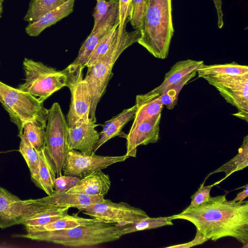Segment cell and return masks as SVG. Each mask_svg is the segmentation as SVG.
<instances>
[{
    "label": "cell",
    "mask_w": 248,
    "mask_h": 248,
    "mask_svg": "<svg viewBox=\"0 0 248 248\" xmlns=\"http://www.w3.org/2000/svg\"><path fill=\"white\" fill-rule=\"evenodd\" d=\"M48 204L74 207L80 211L84 208L103 201L104 196L88 195L68 193L65 191L54 192L52 195L42 198Z\"/></svg>",
    "instance_id": "e0dca14e"
},
{
    "label": "cell",
    "mask_w": 248,
    "mask_h": 248,
    "mask_svg": "<svg viewBox=\"0 0 248 248\" xmlns=\"http://www.w3.org/2000/svg\"><path fill=\"white\" fill-rule=\"evenodd\" d=\"M99 220L69 229L50 232H29L15 237L44 241L71 248L92 247L121 237L118 227Z\"/></svg>",
    "instance_id": "3957f363"
},
{
    "label": "cell",
    "mask_w": 248,
    "mask_h": 248,
    "mask_svg": "<svg viewBox=\"0 0 248 248\" xmlns=\"http://www.w3.org/2000/svg\"><path fill=\"white\" fill-rule=\"evenodd\" d=\"M203 64L202 61L191 59L176 62L165 74L162 83L153 90L161 94L169 87L180 81L189 74L196 71Z\"/></svg>",
    "instance_id": "7402d4cb"
},
{
    "label": "cell",
    "mask_w": 248,
    "mask_h": 248,
    "mask_svg": "<svg viewBox=\"0 0 248 248\" xmlns=\"http://www.w3.org/2000/svg\"><path fill=\"white\" fill-rule=\"evenodd\" d=\"M23 66L25 82L17 89L33 95L42 103L62 87H69L74 73L71 64L58 71L41 62L28 58H25Z\"/></svg>",
    "instance_id": "5b68a950"
},
{
    "label": "cell",
    "mask_w": 248,
    "mask_h": 248,
    "mask_svg": "<svg viewBox=\"0 0 248 248\" xmlns=\"http://www.w3.org/2000/svg\"></svg>",
    "instance_id": "ee69618b"
},
{
    "label": "cell",
    "mask_w": 248,
    "mask_h": 248,
    "mask_svg": "<svg viewBox=\"0 0 248 248\" xmlns=\"http://www.w3.org/2000/svg\"><path fill=\"white\" fill-rule=\"evenodd\" d=\"M196 71L189 74L180 81L173 84L161 94L162 104L168 109H172L177 104L179 94L183 87L196 75Z\"/></svg>",
    "instance_id": "1f68e13d"
},
{
    "label": "cell",
    "mask_w": 248,
    "mask_h": 248,
    "mask_svg": "<svg viewBox=\"0 0 248 248\" xmlns=\"http://www.w3.org/2000/svg\"><path fill=\"white\" fill-rule=\"evenodd\" d=\"M161 113L147 119L131 128L125 135L126 152L125 155L136 157L137 148L156 142L159 138Z\"/></svg>",
    "instance_id": "4fadbf2b"
},
{
    "label": "cell",
    "mask_w": 248,
    "mask_h": 248,
    "mask_svg": "<svg viewBox=\"0 0 248 248\" xmlns=\"http://www.w3.org/2000/svg\"><path fill=\"white\" fill-rule=\"evenodd\" d=\"M204 182L201 185L198 190L191 196V202L188 207H193L207 201L210 196L212 188L216 185L215 183L210 186H204Z\"/></svg>",
    "instance_id": "d590c367"
},
{
    "label": "cell",
    "mask_w": 248,
    "mask_h": 248,
    "mask_svg": "<svg viewBox=\"0 0 248 248\" xmlns=\"http://www.w3.org/2000/svg\"><path fill=\"white\" fill-rule=\"evenodd\" d=\"M98 125L90 118L87 122L68 127L67 144L69 151L76 150L86 155L93 154L100 138L99 134L95 129Z\"/></svg>",
    "instance_id": "5bb4252c"
},
{
    "label": "cell",
    "mask_w": 248,
    "mask_h": 248,
    "mask_svg": "<svg viewBox=\"0 0 248 248\" xmlns=\"http://www.w3.org/2000/svg\"><path fill=\"white\" fill-rule=\"evenodd\" d=\"M248 166V135L244 138L242 144L238 149V154L232 159L223 164L217 169L210 173L205 178H207L216 173L223 172L226 176L222 180L215 183L216 185L218 184L223 180L226 179L228 176L233 172L242 170Z\"/></svg>",
    "instance_id": "d4e9b609"
},
{
    "label": "cell",
    "mask_w": 248,
    "mask_h": 248,
    "mask_svg": "<svg viewBox=\"0 0 248 248\" xmlns=\"http://www.w3.org/2000/svg\"><path fill=\"white\" fill-rule=\"evenodd\" d=\"M214 86L226 101L235 107L233 115L248 121V75L227 77L206 80Z\"/></svg>",
    "instance_id": "30bf717a"
},
{
    "label": "cell",
    "mask_w": 248,
    "mask_h": 248,
    "mask_svg": "<svg viewBox=\"0 0 248 248\" xmlns=\"http://www.w3.org/2000/svg\"><path fill=\"white\" fill-rule=\"evenodd\" d=\"M80 211L92 218L107 223H116L117 227L149 217L143 210L132 206L128 203H115L108 199L86 207Z\"/></svg>",
    "instance_id": "9c48e42d"
},
{
    "label": "cell",
    "mask_w": 248,
    "mask_h": 248,
    "mask_svg": "<svg viewBox=\"0 0 248 248\" xmlns=\"http://www.w3.org/2000/svg\"><path fill=\"white\" fill-rule=\"evenodd\" d=\"M136 106L123 110L121 113L105 122L103 129L99 133V140L95 146L93 154L108 140L118 136L126 124L134 118Z\"/></svg>",
    "instance_id": "44dd1931"
},
{
    "label": "cell",
    "mask_w": 248,
    "mask_h": 248,
    "mask_svg": "<svg viewBox=\"0 0 248 248\" xmlns=\"http://www.w3.org/2000/svg\"><path fill=\"white\" fill-rule=\"evenodd\" d=\"M119 22L116 23L101 39L89 57L85 67L94 64L107 52L119 31Z\"/></svg>",
    "instance_id": "4dcf8cb0"
},
{
    "label": "cell",
    "mask_w": 248,
    "mask_h": 248,
    "mask_svg": "<svg viewBox=\"0 0 248 248\" xmlns=\"http://www.w3.org/2000/svg\"><path fill=\"white\" fill-rule=\"evenodd\" d=\"M93 16L94 18V28L99 21L108 15L114 7L119 5L118 0H97Z\"/></svg>",
    "instance_id": "d6a6232c"
},
{
    "label": "cell",
    "mask_w": 248,
    "mask_h": 248,
    "mask_svg": "<svg viewBox=\"0 0 248 248\" xmlns=\"http://www.w3.org/2000/svg\"><path fill=\"white\" fill-rule=\"evenodd\" d=\"M146 0H132L130 21L135 30L140 29L145 12Z\"/></svg>",
    "instance_id": "836d02e7"
},
{
    "label": "cell",
    "mask_w": 248,
    "mask_h": 248,
    "mask_svg": "<svg viewBox=\"0 0 248 248\" xmlns=\"http://www.w3.org/2000/svg\"><path fill=\"white\" fill-rule=\"evenodd\" d=\"M0 102L12 122L22 134L23 124L37 117H47L48 109L33 95L9 86L0 81Z\"/></svg>",
    "instance_id": "8992f818"
},
{
    "label": "cell",
    "mask_w": 248,
    "mask_h": 248,
    "mask_svg": "<svg viewBox=\"0 0 248 248\" xmlns=\"http://www.w3.org/2000/svg\"><path fill=\"white\" fill-rule=\"evenodd\" d=\"M118 14L111 15L102 19L97 24L81 46L77 57L72 64L84 68L89 57L104 35L117 22Z\"/></svg>",
    "instance_id": "9a60e30c"
},
{
    "label": "cell",
    "mask_w": 248,
    "mask_h": 248,
    "mask_svg": "<svg viewBox=\"0 0 248 248\" xmlns=\"http://www.w3.org/2000/svg\"><path fill=\"white\" fill-rule=\"evenodd\" d=\"M248 196V185H246L244 190L238 193L236 197L232 200L230 201L231 202L243 201Z\"/></svg>",
    "instance_id": "ab89813d"
},
{
    "label": "cell",
    "mask_w": 248,
    "mask_h": 248,
    "mask_svg": "<svg viewBox=\"0 0 248 248\" xmlns=\"http://www.w3.org/2000/svg\"><path fill=\"white\" fill-rule=\"evenodd\" d=\"M207 241H208L207 239L205 238L202 234L197 231L196 234L194 239H193L191 241L184 244L173 245L166 248H188L195 246L201 245Z\"/></svg>",
    "instance_id": "74e56055"
},
{
    "label": "cell",
    "mask_w": 248,
    "mask_h": 248,
    "mask_svg": "<svg viewBox=\"0 0 248 248\" xmlns=\"http://www.w3.org/2000/svg\"><path fill=\"white\" fill-rule=\"evenodd\" d=\"M75 0H67L63 4L46 13L38 20L29 23L25 29L30 36H38L45 29L67 16L73 11Z\"/></svg>",
    "instance_id": "d6986e66"
},
{
    "label": "cell",
    "mask_w": 248,
    "mask_h": 248,
    "mask_svg": "<svg viewBox=\"0 0 248 248\" xmlns=\"http://www.w3.org/2000/svg\"><path fill=\"white\" fill-rule=\"evenodd\" d=\"M98 219L96 218H87L79 217L77 214L63 216L58 219L50 222L41 226L29 229V232H50L69 229L78 226L95 222Z\"/></svg>",
    "instance_id": "484cf974"
},
{
    "label": "cell",
    "mask_w": 248,
    "mask_h": 248,
    "mask_svg": "<svg viewBox=\"0 0 248 248\" xmlns=\"http://www.w3.org/2000/svg\"><path fill=\"white\" fill-rule=\"evenodd\" d=\"M216 9L217 16V26L220 29L224 25L223 13L222 10V0H213Z\"/></svg>",
    "instance_id": "f35d334b"
},
{
    "label": "cell",
    "mask_w": 248,
    "mask_h": 248,
    "mask_svg": "<svg viewBox=\"0 0 248 248\" xmlns=\"http://www.w3.org/2000/svg\"><path fill=\"white\" fill-rule=\"evenodd\" d=\"M126 26L119 29L110 47L93 65L87 67L84 79L87 82L92 97L90 118L96 122L95 111L98 103L105 92L111 78L114 63L122 52L135 43L141 35L140 29L127 31Z\"/></svg>",
    "instance_id": "277c9868"
},
{
    "label": "cell",
    "mask_w": 248,
    "mask_h": 248,
    "mask_svg": "<svg viewBox=\"0 0 248 248\" xmlns=\"http://www.w3.org/2000/svg\"><path fill=\"white\" fill-rule=\"evenodd\" d=\"M4 0H1L2 1H3Z\"/></svg>",
    "instance_id": "b9f144b4"
},
{
    "label": "cell",
    "mask_w": 248,
    "mask_h": 248,
    "mask_svg": "<svg viewBox=\"0 0 248 248\" xmlns=\"http://www.w3.org/2000/svg\"><path fill=\"white\" fill-rule=\"evenodd\" d=\"M38 153L39 159L38 172L37 178L33 182L47 196H50L55 192L54 183L57 177L55 167L46 146Z\"/></svg>",
    "instance_id": "ffe728a7"
},
{
    "label": "cell",
    "mask_w": 248,
    "mask_h": 248,
    "mask_svg": "<svg viewBox=\"0 0 248 248\" xmlns=\"http://www.w3.org/2000/svg\"><path fill=\"white\" fill-rule=\"evenodd\" d=\"M170 219H181L193 223L206 239L216 241L231 237L248 248V201H228L226 195L210 197L205 202L186 207Z\"/></svg>",
    "instance_id": "6da1fadb"
},
{
    "label": "cell",
    "mask_w": 248,
    "mask_h": 248,
    "mask_svg": "<svg viewBox=\"0 0 248 248\" xmlns=\"http://www.w3.org/2000/svg\"><path fill=\"white\" fill-rule=\"evenodd\" d=\"M140 30L138 43L155 57L166 59L174 32L171 0H146Z\"/></svg>",
    "instance_id": "7a4b0ae2"
},
{
    "label": "cell",
    "mask_w": 248,
    "mask_h": 248,
    "mask_svg": "<svg viewBox=\"0 0 248 248\" xmlns=\"http://www.w3.org/2000/svg\"><path fill=\"white\" fill-rule=\"evenodd\" d=\"M45 131V143L55 165L56 176L62 175V168L69 150L67 144L68 125L59 103H54L48 109Z\"/></svg>",
    "instance_id": "52a82bcc"
},
{
    "label": "cell",
    "mask_w": 248,
    "mask_h": 248,
    "mask_svg": "<svg viewBox=\"0 0 248 248\" xmlns=\"http://www.w3.org/2000/svg\"><path fill=\"white\" fill-rule=\"evenodd\" d=\"M128 158L123 156H103L84 154L76 150L69 151L62 168L65 175L83 177L92 172L103 170L119 162L124 161Z\"/></svg>",
    "instance_id": "7c38bea8"
},
{
    "label": "cell",
    "mask_w": 248,
    "mask_h": 248,
    "mask_svg": "<svg viewBox=\"0 0 248 248\" xmlns=\"http://www.w3.org/2000/svg\"><path fill=\"white\" fill-rule=\"evenodd\" d=\"M70 207L54 205L31 217L26 219L22 224L26 230L39 227L53 221L68 214Z\"/></svg>",
    "instance_id": "83f0119b"
},
{
    "label": "cell",
    "mask_w": 248,
    "mask_h": 248,
    "mask_svg": "<svg viewBox=\"0 0 248 248\" xmlns=\"http://www.w3.org/2000/svg\"><path fill=\"white\" fill-rule=\"evenodd\" d=\"M160 95L159 93L152 90L146 93L136 96V111L131 128L145 120L161 113L164 105Z\"/></svg>",
    "instance_id": "ac0fdd59"
},
{
    "label": "cell",
    "mask_w": 248,
    "mask_h": 248,
    "mask_svg": "<svg viewBox=\"0 0 248 248\" xmlns=\"http://www.w3.org/2000/svg\"><path fill=\"white\" fill-rule=\"evenodd\" d=\"M110 186L111 180L109 175L100 170L81 178L73 187L66 192L104 196L108 193Z\"/></svg>",
    "instance_id": "2e32d148"
},
{
    "label": "cell",
    "mask_w": 248,
    "mask_h": 248,
    "mask_svg": "<svg viewBox=\"0 0 248 248\" xmlns=\"http://www.w3.org/2000/svg\"><path fill=\"white\" fill-rule=\"evenodd\" d=\"M119 4V26L122 29L130 21L132 0H118Z\"/></svg>",
    "instance_id": "8d00e7d4"
},
{
    "label": "cell",
    "mask_w": 248,
    "mask_h": 248,
    "mask_svg": "<svg viewBox=\"0 0 248 248\" xmlns=\"http://www.w3.org/2000/svg\"><path fill=\"white\" fill-rule=\"evenodd\" d=\"M47 120V117H37L23 125L21 134L38 152L46 146L45 131Z\"/></svg>",
    "instance_id": "cb8c5ba5"
},
{
    "label": "cell",
    "mask_w": 248,
    "mask_h": 248,
    "mask_svg": "<svg viewBox=\"0 0 248 248\" xmlns=\"http://www.w3.org/2000/svg\"><path fill=\"white\" fill-rule=\"evenodd\" d=\"M2 1L1 0L0 1V18L1 17V14L2 12Z\"/></svg>",
    "instance_id": "60d3db41"
},
{
    "label": "cell",
    "mask_w": 248,
    "mask_h": 248,
    "mask_svg": "<svg viewBox=\"0 0 248 248\" xmlns=\"http://www.w3.org/2000/svg\"><path fill=\"white\" fill-rule=\"evenodd\" d=\"M196 71L199 78H203L206 80L230 76L248 75V67L235 62L212 65L203 64Z\"/></svg>",
    "instance_id": "603a6c76"
},
{
    "label": "cell",
    "mask_w": 248,
    "mask_h": 248,
    "mask_svg": "<svg viewBox=\"0 0 248 248\" xmlns=\"http://www.w3.org/2000/svg\"><path fill=\"white\" fill-rule=\"evenodd\" d=\"M81 65H76L69 88L71 92V103L67 115L66 121L69 127L88 122L92 97L87 82L83 78Z\"/></svg>",
    "instance_id": "8fae6325"
},
{
    "label": "cell",
    "mask_w": 248,
    "mask_h": 248,
    "mask_svg": "<svg viewBox=\"0 0 248 248\" xmlns=\"http://www.w3.org/2000/svg\"><path fill=\"white\" fill-rule=\"evenodd\" d=\"M53 204L46 203L43 198L21 200L6 189L0 186V228L3 229L22 224L27 218Z\"/></svg>",
    "instance_id": "ba28073f"
},
{
    "label": "cell",
    "mask_w": 248,
    "mask_h": 248,
    "mask_svg": "<svg viewBox=\"0 0 248 248\" xmlns=\"http://www.w3.org/2000/svg\"><path fill=\"white\" fill-rule=\"evenodd\" d=\"M170 217H149L135 220L132 223L123 226L118 227V232L123 235L136 232L155 229L159 227L173 225Z\"/></svg>",
    "instance_id": "4316f807"
},
{
    "label": "cell",
    "mask_w": 248,
    "mask_h": 248,
    "mask_svg": "<svg viewBox=\"0 0 248 248\" xmlns=\"http://www.w3.org/2000/svg\"><path fill=\"white\" fill-rule=\"evenodd\" d=\"M18 136L20 139L19 151L26 161L31 173V180L33 182L38 175L39 164L38 153L22 134H19Z\"/></svg>",
    "instance_id": "f546056e"
},
{
    "label": "cell",
    "mask_w": 248,
    "mask_h": 248,
    "mask_svg": "<svg viewBox=\"0 0 248 248\" xmlns=\"http://www.w3.org/2000/svg\"><path fill=\"white\" fill-rule=\"evenodd\" d=\"M80 179L77 176L62 175L55 179L54 190L55 192L67 191L73 187Z\"/></svg>",
    "instance_id": "e575fe53"
},
{
    "label": "cell",
    "mask_w": 248,
    "mask_h": 248,
    "mask_svg": "<svg viewBox=\"0 0 248 248\" xmlns=\"http://www.w3.org/2000/svg\"><path fill=\"white\" fill-rule=\"evenodd\" d=\"M1 0H0V1Z\"/></svg>",
    "instance_id": "7bdbcfd3"
},
{
    "label": "cell",
    "mask_w": 248,
    "mask_h": 248,
    "mask_svg": "<svg viewBox=\"0 0 248 248\" xmlns=\"http://www.w3.org/2000/svg\"><path fill=\"white\" fill-rule=\"evenodd\" d=\"M67 0H31L23 19L29 23L38 20L46 13L63 4Z\"/></svg>",
    "instance_id": "f1b7e54d"
}]
</instances>
